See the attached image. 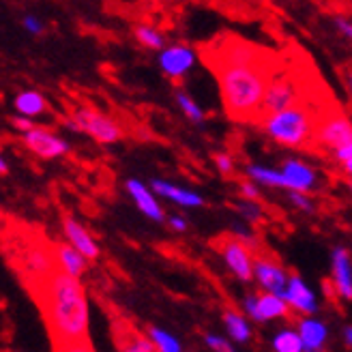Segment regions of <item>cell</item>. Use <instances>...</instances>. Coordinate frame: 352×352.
I'll return each instance as SVG.
<instances>
[{
  "label": "cell",
  "mask_w": 352,
  "mask_h": 352,
  "mask_svg": "<svg viewBox=\"0 0 352 352\" xmlns=\"http://www.w3.org/2000/svg\"><path fill=\"white\" fill-rule=\"evenodd\" d=\"M202 63L215 74L226 114L236 122H258V114L284 56L234 32H219L200 45Z\"/></svg>",
  "instance_id": "cell-1"
},
{
  "label": "cell",
  "mask_w": 352,
  "mask_h": 352,
  "mask_svg": "<svg viewBox=\"0 0 352 352\" xmlns=\"http://www.w3.org/2000/svg\"><path fill=\"white\" fill-rule=\"evenodd\" d=\"M26 290L43 316L54 350L88 342V301L80 279L56 269Z\"/></svg>",
  "instance_id": "cell-2"
},
{
  "label": "cell",
  "mask_w": 352,
  "mask_h": 352,
  "mask_svg": "<svg viewBox=\"0 0 352 352\" xmlns=\"http://www.w3.org/2000/svg\"><path fill=\"white\" fill-rule=\"evenodd\" d=\"M333 101L336 99H333L329 91L309 101L296 103L292 108L267 118L260 125V129L267 131V135L273 138L281 146L316 153V129H318V120L324 108Z\"/></svg>",
  "instance_id": "cell-3"
},
{
  "label": "cell",
  "mask_w": 352,
  "mask_h": 352,
  "mask_svg": "<svg viewBox=\"0 0 352 352\" xmlns=\"http://www.w3.org/2000/svg\"><path fill=\"white\" fill-rule=\"evenodd\" d=\"M5 248L11 267L20 275L26 288L37 284L39 279L58 269L54 243H50L39 232L24 230V228L17 232H11L9 239L5 241Z\"/></svg>",
  "instance_id": "cell-4"
},
{
  "label": "cell",
  "mask_w": 352,
  "mask_h": 352,
  "mask_svg": "<svg viewBox=\"0 0 352 352\" xmlns=\"http://www.w3.org/2000/svg\"><path fill=\"white\" fill-rule=\"evenodd\" d=\"M350 144H352V120L340 108V103L333 101L331 105H327L318 120V129H316V151L327 148L336 155L342 148H348Z\"/></svg>",
  "instance_id": "cell-5"
},
{
  "label": "cell",
  "mask_w": 352,
  "mask_h": 352,
  "mask_svg": "<svg viewBox=\"0 0 352 352\" xmlns=\"http://www.w3.org/2000/svg\"><path fill=\"white\" fill-rule=\"evenodd\" d=\"M69 127L76 129V131H84L88 133L93 140H97V142L101 144H112V142H118V140L122 138V129L120 125L110 118L105 116L93 108H80L74 112V118L69 120Z\"/></svg>",
  "instance_id": "cell-6"
},
{
  "label": "cell",
  "mask_w": 352,
  "mask_h": 352,
  "mask_svg": "<svg viewBox=\"0 0 352 352\" xmlns=\"http://www.w3.org/2000/svg\"><path fill=\"white\" fill-rule=\"evenodd\" d=\"M215 248L221 252L228 269H230L241 281H252L254 277V262L250 250L245 248V243L234 236H221L215 241Z\"/></svg>",
  "instance_id": "cell-7"
},
{
  "label": "cell",
  "mask_w": 352,
  "mask_h": 352,
  "mask_svg": "<svg viewBox=\"0 0 352 352\" xmlns=\"http://www.w3.org/2000/svg\"><path fill=\"white\" fill-rule=\"evenodd\" d=\"M112 340L116 352H157L146 333L138 331V327L127 320L125 316H114L112 318Z\"/></svg>",
  "instance_id": "cell-8"
},
{
  "label": "cell",
  "mask_w": 352,
  "mask_h": 352,
  "mask_svg": "<svg viewBox=\"0 0 352 352\" xmlns=\"http://www.w3.org/2000/svg\"><path fill=\"white\" fill-rule=\"evenodd\" d=\"M254 277L269 294L284 298L290 277L286 275L284 267H281L279 262H275L273 258H267V256H258L254 262Z\"/></svg>",
  "instance_id": "cell-9"
},
{
  "label": "cell",
  "mask_w": 352,
  "mask_h": 352,
  "mask_svg": "<svg viewBox=\"0 0 352 352\" xmlns=\"http://www.w3.org/2000/svg\"><path fill=\"white\" fill-rule=\"evenodd\" d=\"M290 305L286 303V298L275 296V294H250L245 298V311H248L256 322H267L275 318H284L288 316Z\"/></svg>",
  "instance_id": "cell-10"
},
{
  "label": "cell",
  "mask_w": 352,
  "mask_h": 352,
  "mask_svg": "<svg viewBox=\"0 0 352 352\" xmlns=\"http://www.w3.org/2000/svg\"><path fill=\"white\" fill-rule=\"evenodd\" d=\"M22 142L30 153L41 157V160H54V157H60L69 151V144L63 138L54 135L50 129H43V127H37L24 133Z\"/></svg>",
  "instance_id": "cell-11"
},
{
  "label": "cell",
  "mask_w": 352,
  "mask_h": 352,
  "mask_svg": "<svg viewBox=\"0 0 352 352\" xmlns=\"http://www.w3.org/2000/svg\"><path fill=\"white\" fill-rule=\"evenodd\" d=\"M63 230H65V236L69 241V245H74V248L86 258V260H97L99 258V245L95 243V239L88 234L86 228L72 215H63Z\"/></svg>",
  "instance_id": "cell-12"
},
{
  "label": "cell",
  "mask_w": 352,
  "mask_h": 352,
  "mask_svg": "<svg viewBox=\"0 0 352 352\" xmlns=\"http://www.w3.org/2000/svg\"><path fill=\"white\" fill-rule=\"evenodd\" d=\"M281 174H284L288 191L307 193L318 185V174H316V170L298 160H288L284 168H281Z\"/></svg>",
  "instance_id": "cell-13"
},
{
  "label": "cell",
  "mask_w": 352,
  "mask_h": 352,
  "mask_svg": "<svg viewBox=\"0 0 352 352\" xmlns=\"http://www.w3.org/2000/svg\"><path fill=\"white\" fill-rule=\"evenodd\" d=\"M193 63H196V54H193V50H189L187 45H172L162 52V58H160V67L172 80H181L191 69Z\"/></svg>",
  "instance_id": "cell-14"
},
{
  "label": "cell",
  "mask_w": 352,
  "mask_h": 352,
  "mask_svg": "<svg viewBox=\"0 0 352 352\" xmlns=\"http://www.w3.org/2000/svg\"><path fill=\"white\" fill-rule=\"evenodd\" d=\"M284 298H286V303H288L294 311H298V314L314 316L316 309H318V305H316V296H314V292L305 286V281H303L301 277H298L296 273H292L290 279H288V288H286Z\"/></svg>",
  "instance_id": "cell-15"
},
{
  "label": "cell",
  "mask_w": 352,
  "mask_h": 352,
  "mask_svg": "<svg viewBox=\"0 0 352 352\" xmlns=\"http://www.w3.org/2000/svg\"><path fill=\"white\" fill-rule=\"evenodd\" d=\"M333 288L342 298L352 301V260L344 248L333 252Z\"/></svg>",
  "instance_id": "cell-16"
},
{
  "label": "cell",
  "mask_w": 352,
  "mask_h": 352,
  "mask_svg": "<svg viewBox=\"0 0 352 352\" xmlns=\"http://www.w3.org/2000/svg\"><path fill=\"white\" fill-rule=\"evenodd\" d=\"M54 254H56V264L58 269L67 275H72L80 279L86 269H88V260L69 243H54Z\"/></svg>",
  "instance_id": "cell-17"
},
{
  "label": "cell",
  "mask_w": 352,
  "mask_h": 352,
  "mask_svg": "<svg viewBox=\"0 0 352 352\" xmlns=\"http://www.w3.org/2000/svg\"><path fill=\"white\" fill-rule=\"evenodd\" d=\"M125 187L129 191V196L133 198V202L138 204V208L142 210L146 217H151L153 221H164V210H162L160 204H157L153 191L144 183H140L135 179H129Z\"/></svg>",
  "instance_id": "cell-18"
},
{
  "label": "cell",
  "mask_w": 352,
  "mask_h": 352,
  "mask_svg": "<svg viewBox=\"0 0 352 352\" xmlns=\"http://www.w3.org/2000/svg\"><path fill=\"white\" fill-rule=\"evenodd\" d=\"M298 336L303 342V352H324V344L329 338V331L324 322L316 318H303L298 322Z\"/></svg>",
  "instance_id": "cell-19"
},
{
  "label": "cell",
  "mask_w": 352,
  "mask_h": 352,
  "mask_svg": "<svg viewBox=\"0 0 352 352\" xmlns=\"http://www.w3.org/2000/svg\"><path fill=\"white\" fill-rule=\"evenodd\" d=\"M153 191L160 193V196L181 204V206H202L204 200L202 196H198V193H193L189 189H183V187H176V185H170L166 181H153Z\"/></svg>",
  "instance_id": "cell-20"
},
{
  "label": "cell",
  "mask_w": 352,
  "mask_h": 352,
  "mask_svg": "<svg viewBox=\"0 0 352 352\" xmlns=\"http://www.w3.org/2000/svg\"><path fill=\"white\" fill-rule=\"evenodd\" d=\"M15 110L24 118H32L39 116L43 112H47V101L43 99V95H39L37 91H24L15 97Z\"/></svg>",
  "instance_id": "cell-21"
},
{
  "label": "cell",
  "mask_w": 352,
  "mask_h": 352,
  "mask_svg": "<svg viewBox=\"0 0 352 352\" xmlns=\"http://www.w3.org/2000/svg\"><path fill=\"white\" fill-rule=\"evenodd\" d=\"M223 324H226L228 333H230V338L234 342H241V344L243 342H250L252 329H250L248 320H245L236 309H226L223 311Z\"/></svg>",
  "instance_id": "cell-22"
},
{
  "label": "cell",
  "mask_w": 352,
  "mask_h": 352,
  "mask_svg": "<svg viewBox=\"0 0 352 352\" xmlns=\"http://www.w3.org/2000/svg\"><path fill=\"white\" fill-rule=\"evenodd\" d=\"M146 338L153 342V346L157 348V352H183L181 342L176 340V338H172L168 331H164L160 327L148 324L146 327Z\"/></svg>",
  "instance_id": "cell-23"
},
{
  "label": "cell",
  "mask_w": 352,
  "mask_h": 352,
  "mask_svg": "<svg viewBox=\"0 0 352 352\" xmlns=\"http://www.w3.org/2000/svg\"><path fill=\"white\" fill-rule=\"evenodd\" d=\"M273 350L275 352H303V342L298 331L292 329H281L273 338Z\"/></svg>",
  "instance_id": "cell-24"
},
{
  "label": "cell",
  "mask_w": 352,
  "mask_h": 352,
  "mask_svg": "<svg viewBox=\"0 0 352 352\" xmlns=\"http://www.w3.org/2000/svg\"><path fill=\"white\" fill-rule=\"evenodd\" d=\"M248 176L258 183H264L269 187H284L286 189V181L281 170H271V168H262V166H248Z\"/></svg>",
  "instance_id": "cell-25"
},
{
  "label": "cell",
  "mask_w": 352,
  "mask_h": 352,
  "mask_svg": "<svg viewBox=\"0 0 352 352\" xmlns=\"http://www.w3.org/2000/svg\"><path fill=\"white\" fill-rule=\"evenodd\" d=\"M135 39L142 43L144 47H151V50H162L166 39H164V34L153 28V26H146V24H140L135 26Z\"/></svg>",
  "instance_id": "cell-26"
},
{
  "label": "cell",
  "mask_w": 352,
  "mask_h": 352,
  "mask_svg": "<svg viewBox=\"0 0 352 352\" xmlns=\"http://www.w3.org/2000/svg\"><path fill=\"white\" fill-rule=\"evenodd\" d=\"M176 101H179L181 110L185 112L187 118H191L193 122H202L204 120V112L200 110V105L193 101L189 95H185L183 91H179V93H176Z\"/></svg>",
  "instance_id": "cell-27"
},
{
  "label": "cell",
  "mask_w": 352,
  "mask_h": 352,
  "mask_svg": "<svg viewBox=\"0 0 352 352\" xmlns=\"http://www.w3.org/2000/svg\"><path fill=\"white\" fill-rule=\"evenodd\" d=\"M204 340H206V346H208L210 350H213V352H236V350L230 346V342H226L223 338L210 336V333H208V336H206Z\"/></svg>",
  "instance_id": "cell-28"
},
{
  "label": "cell",
  "mask_w": 352,
  "mask_h": 352,
  "mask_svg": "<svg viewBox=\"0 0 352 352\" xmlns=\"http://www.w3.org/2000/svg\"><path fill=\"white\" fill-rule=\"evenodd\" d=\"M213 160H215V164H217V168H219L221 174L230 176V174L234 172V162H232V157H230V155H226V153H215V155H213Z\"/></svg>",
  "instance_id": "cell-29"
},
{
  "label": "cell",
  "mask_w": 352,
  "mask_h": 352,
  "mask_svg": "<svg viewBox=\"0 0 352 352\" xmlns=\"http://www.w3.org/2000/svg\"><path fill=\"white\" fill-rule=\"evenodd\" d=\"M239 193H241V198H243V200H248V202L260 200V191H258L256 185L250 183V181H241V183H239Z\"/></svg>",
  "instance_id": "cell-30"
},
{
  "label": "cell",
  "mask_w": 352,
  "mask_h": 352,
  "mask_svg": "<svg viewBox=\"0 0 352 352\" xmlns=\"http://www.w3.org/2000/svg\"><path fill=\"white\" fill-rule=\"evenodd\" d=\"M9 125L17 131H22V133H28L32 129H37V125L30 120V118H24V116H9Z\"/></svg>",
  "instance_id": "cell-31"
},
{
  "label": "cell",
  "mask_w": 352,
  "mask_h": 352,
  "mask_svg": "<svg viewBox=\"0 0 352 352\" xmlns=\"http://www.w3.org/2000/svg\"><path fill=\"white\" fill-rule=\"evenodd\" d=\"M288 198H290V202H292L294 206H298V208L307 210V213H311V210H314V204L309 202V198L305 196V193H298V191H288Z\"/></svg>",
  "instance_id": "cell-32"
},
{
  "label": "cell",
  "mask_w": 352,
  "mask_h": 352,
  "mask_svg": "<svg viewBox=\"0 0 352 352\" xmlns=\"http://www.w3.org/2000/svg\"><path fill=\"white\" fill-rule=\"evenodd\" d=\"M239 210H241V213H243L245 217H248V219H252V221H260V219H262L260 208L254 206L252 202H243V204H239Z\"/></svg>",
  "instance_id": "cell-33"
},
{
  "label": "cell",
  "mask_w": 352,
  "mask_h": 352,
  "mask_svg": "<svg viewBox=\"0 0 352 352\" xmlns=\"http://www.w3.org/2000/svg\"><path fill=\"white\" fill-rule=\"evenodd\" d=\"M24 28H26L28 32H32V34H41V32H43V24L37 20V17H32V15L24 17Z\"/></svg>",
  "instance_id": "cell-34"
},
{
  "label": "cell",
  "mask_w": 352,
  "mask_h": 352,
  "mask_svg": "<svg viewBox=\"0 0 352 352\" xmlns=\"http://www.w3.org/2000/svg\"><path fill=\"white\" fill-rule=\"evenodd\" d=\"M336 24H338V28L346 34V37L352 41V20H348V17L338 15V17H336Z\"/></svg>",
  "instance_id": "cell-35"
},
{
  "label": "cell",
  "mask_w": 352,
  "mask_h": 352,
  "mask_svg": "<svg viewBox=\"0 0 352 352\" xmlns=\"http://www.w3.org/2000/svg\"><path fill=\"white\" fill-rule=\"evenodd\" d=\"M54 352H95L91 342L86 344H74V346H65V348H56Z\"/></svg>",
  "instance_id": "cell-36"
},
{
  "label": "cell",
  "mask_w": 352,
  "mask_h": 352,
  "mask_svg": "<svg viewBox=\"0 0 352 352\" xmlns=\"http://www.w3.org/2000/svg\"><path fill=\"white\" fill-rule=\"evenodd\" d=\"M168 221H170V226L174 228V230H179V232H185L187 230V221L183 217H179V215H172Z\"/></svg>",
  "instance_id": "cell-37"
},
{
  "label": "cell",
  "mask_w": 352,
  "mask_h": 352,
  "mask_svg": "<svg viewBox=\"0 0 352 352\" xmlns=\"http://www.w3.org/2000/svg\"><path fill=\"white\" fill-rule=\"evenodd\" d=\"M344 340H346V344L352 348V327H346V329H344Z\"/></svg>",
  "instance_id": "cell-38"
},
{
  "label": "cell",
  "mask_w": 352,
  "mask_h": 352,
  "mask_svg": "<svg viewBox=\"0 0 352 352\" xmlns=\"http://www.w3.org/2000/svg\"><path fill=\"white\" fill-rule=\"evenodd\" d=\"M342 166H344L346 174H348V176H352V160H350V162H346V164H342Z\"/></svg>",
  "instance_id": "cell-39"
},
{
  "label": "cell",
  "mask_w": 352,
  "mask_h": 352,
  "mask_svg": "<svg viewBox=\"0 0 352 352\" xmlns=\"http://www.w3.org/2000/svg\"><path fill=\"white\" fill-rule=\"evenodd\" d=\"M346 80H348V86H350V93H352V69H348V74H346Z\"/></svg>",
  "instance_id": "cell-40"
},
{
  "label": "cell",
  "mask_w": 352,
  "mask_h": 352,
  "mask_svg": "<svg viewBox=\"0 0 352 352\" xmlns=\"http://www.w3.org/2000/svg\"><path fill=\"white\" fill-rule=\"evenodd\" d=\"M7 170H9V166H7V162L3 160V162H0V172H3V174H7Z\"/></svg>",
  "instance_id": "cell-41"
},
{
  "label": "cell",
  "mask_w": 352,
  "mask_h": 352,
  "mask_svg": "<svg viewBox=\"0 0 352 352\" xmlns=\"http://www.w3.org/2000/svg\"><path fill=\"white\" fill-rule=\"evenodd\" d=\"M348 187H350V189H352V181H350V183H348Z\"/></svg>",
  "instance_id": "cell-42"
},
{
  "label": "cell",
  "mask_w": 352,
  "mask_h": 352,
  "mask_svg": "<svg viewBox=\"0 0 352 352\" xmlns=\"http://www.w3.org/2000/svg\"><path fill=\"white\" fill-rule=\"evenodd\" d=\"M350 146H352V144H350Z\"/></svg>",
  "instance_id": "cell-43"
}]
</instances>
